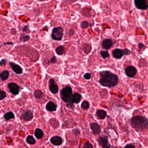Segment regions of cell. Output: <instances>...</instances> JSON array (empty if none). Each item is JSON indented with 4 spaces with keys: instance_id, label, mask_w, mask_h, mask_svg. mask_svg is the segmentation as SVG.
<instances>
[{
    "instance_id": "6da1fadb",
    "label": "cell",
    "mask_w": 148,
    "mask_h": 148,
    "mask_svg": "<svg viewBox=\"0 0 148 148\" xmlns=\"http://www.w3.org/2000/svg\"><path fill=\"white\" fill-rule=\"evenodd\" d=\"M118 77L114 73L108 71H102L100 73L99 82L103 87H113L117 84Z\"/></svg>"
},
{
    "instance_id": "30bf717a",
    "label": "cell",
    "mask_w": 148,
    "mask_h": 148,
    "mask_svg": "<svg viewBox=\"0 0 148 148\" xmlns=\"http://www.w3.org/2000/svg\"><path fill=\"white\" fill-rule=\"evenodd\" d=\"M49 82H50L49 89L50 91L53 94H56L58 92V87L55 83V82L53 79H51L50 80Z\"/></svg>"
},
{
    "instance_id": "4fadbf2b",
    "label": "cell",
    "mask_w": 148,
    "mask_h": 148,
    "mask_svg": "<svg viewBox=\"0 0 148 148\" xmlns=\"http://www.w3.org/2000/svg\"><path fill=\"white\" fill-rule=\"evenodd\" d=\"M113 45V42L112 40L106 39L104 40L102 42V47L103 48L108 50Z\"/></svg>"
},
{
    "instance_id": "ffe728a7",
    "label": "cell",
    "mask_w": 148,
    "mask_h": 148,
    "mask_svg": "<svg viewBox=\"0 0 148 148\" xmlns=\"http://www.w3.org/2000/svg\"><path fill=\"white\" fill-rule=\"evenodd\" d=\"M35 136L37 138H41L44 136L43 132L41 129H36L35 131Z\"/></svg>"
},
{
    "instance_id": "d6a6232c",
    "label": "cell",
    "mask_w": 148,
    "mask_h": 148,
    "mask_svg": "<svg viewBox=\"0 0 148 148\" xmlns=\"http://www.w3.org/2000/svg\"><path fill=\"white\" fill-rule=\"evenodd\" d=\"M30 36H24L23 38V41H26L29 39Z\"/></svg>"
},
{
    "instance_id": "f546056e",
    "label": "cell",
    "mask_w": 148,
    "mask_h": 148,
    "mask_svg": "<svg viewBox=\"0 0 148 148\" xmlns=\"http://www.w3.org/2000/svg\"><path fill=\"white\" fill-rule=\"evenodd\" d=\"M91 77V75L90 73H87L84 75V77L86 80H89Z\"/></svg>"
},
{
    "instance_id": "7402d4cb",
    "label": "cell",
    "mask_w": 148,
    "mask_h": 148,
    "mask_svg": "<svg viewBox=\"0 0 148 148\" xmlns=\"http://www.w3.org/2000/svg\"><path fill=\"white\" fill-rule=\"evenodd\" d=\"M15 115L11 112H8L4 115V118L6 120H8L10 119L14 118Z\"/></svg>"
},
{
    "instance_id": "3957f363",
    "label": "cell",
    "mask_w": 148,
    "mask_h": 148,
    "mask_svg": "<svg viewBox=\"0 0 148 148\" xmlns=\"http://www.w3.org/2000/svg\"><path fill=\"white\" fill-rule=\"evenodd\" d=\"M61 98L66 102H71L72 97V89L70 86H66L61 92Z\"/></svg>"
},
{
    "instance_id": "9a60e30c",
    "label": "cell",
    "mask_w": 148,
    "mask_h": 148,
    "mask_svg": "<svg viewBox=\"0 0 148 148\" xmlns=\"http://www.w3.org/2000/svg\"><path fill=\"white\" fill-rule=\"evenodd\" d=\"M33 114L30 110H27L23 115V118L25 121H30L33 119Z\"/></svg>"
},
{
    "instance_id": "83f0119b",
    "label": "cell",
    "mask_w": 148,
    "mask_h": 148,
    "mask_svg": "<svg viewBox=\"0 0 148 148\" xmlns=\"http://www.w3.org/2000/svg\"><path fill=\"white\" fill-rule=\"evenodd\" d=\"M89 24L88 22L86 21H83L81 23V26L83 28H86L88 27Z\"/></svg>"
},
{
    "instance_id": "2e32d148",
    "label": "cell",
    "mask_w": 148,
    "mask_h": 148,
    "mask_svg": "<svg viewBox=\"0 0 148 148\" xmlns=\"http://www.w3.org/2000/svg\"><path fill=\"white\" fill-rule=\"evenodd\" d=\"M82 96L80 94L76 92L72 96V99H71V102L73 103H78L80 102V100H81Z\"/></svg>"
},
{
    "instance_id": "277c9868",
    "label": "cell",
    "mask_w": 148,
    "mask_h": 148,
    "mask_svg": "<svg viewBox=\"0 0 148 148\" xmlns=\"http://www.w3.org/2000/svg\"><path fill=\"white\" fill-rule=\"evenodd\" d=\"M63 29L61 27L54 28L51 34L53 39L56 41H61L63 36Z\"/></svg>"
},
{
    "instance_id": "44dd1931",
    "label": "cell",
    "mask_w": 148,
    "mask_h": 148,
    "mask_svg": "<svg viewBox=\"0 0 148 148\" xmlns=\"http://www.w3.org/2000/svg\"><path fill=\"white\" fill-rule=\"evenodd\" d=\"M65 51V49L64 46H58L56 49V53H57L58 55H61L63 54Z\"/></svg>"
},
{
    "instance_id": "9c48e42d",
    "label": "cell",
    "mask_w": 148,
    "mask_h": 148,
    "mask_svg": "<svg viewBox=\"0 0 148 148\" xmlns=\"http://www.w3.org/2000/svg\"><path fill=\"white\" fill-rule=\"evenodd\" d=\"M125 73L126 75L129 77H133L137 73L136 68L133 66H130L126 67L125 70Z\"/></svg>"
},
{
    "instance_id": "e0dca14e",
    "label": "cell",
    "mask_w": 148,
    "mask_h": 148,
    "mask_svg": "<svg viewBox=\"0 0 148 148\" xmlns=\"http://www.w3.org/2000/svg\"><path fill=\"white\" fill-rule=\"evenodd\" d=\"M46 109L50 112L55 111L56 110V105L52 102H49L46 104Z\"/></svg>"
},
{
    "instance_id": "7c38bea8",
    "label": "cell",
    "mask_w": 148,
    "mask_h": 148,
    "mask_svg": "<svg viewBox=\"0 0 148 148\" xmlns=\"http://www.w3.org/2000/svg\"><path fill=\"white\" fill-rule=\"evenodd\" d=\"M51 142L55 146H60L62 143L63 140L60 136H54L51 139Z\"/></svg>"
},
{
    "instance_id": "484cf974",
    "label": "cell",
    "mask_w": 148,
    "mask_h": 148,
    "mask_svg": "<svg viewBox=\"0 0 148 148\" xmlns=\"http://www.w3.org/2000/svg\"><path fill=\"white\" fill-rule=\"evenodd\" d=\"M100 54L101 55L102 58L106 59L109 57V52L107 51H102L100 52Z\"/></svg>"
},
{
    "instance_id": "5b68a950",
    "label": "cell",
    "mask_w": 148,
    "mask_h": 148,
    "mask_svg": "<svg viewBox=\"0 0 148 148\" xmlns=\"http://www.w3.org/2000/svg\"><path fill=\"white\" fill-rule=\"evenodd\" d=\"M131 53V51L127 49L122 50L116 49L112 51V55L115 58L120 59L125 55H129Z\"/></svg>"
},
{
    "instance_id": "ac0fdd59",
    "label": "cell",
    "mask_w": 148,
    "mask_h": 148,
    "mask_svg": "<svg viewBox=\"0 0 148 148\" xmlns=\"http://www.w3.org/2000/svg\"><path fill=\"white\" fill-rule=\"evenodd\" d=\"M106 112L102 109L98 110L96 113L97 117L100 119H104L107 116Z\"/></svg>"
},
{
    "instance_id": "f1b7e54d",
    "label": "cell",
    "mask_w": 148,
    "mask_h": 148,
    "mask_svg": "<svg viewBox=\"0 0 148 148\" xmlns=\"http://www.w3.org/2000/svg\"><path fill=\"white\" fill-rule=\"evenodd\" d=\"M83 147L84 148H93V146L91 143H90L89 142H87L84 144Z\"/></svg>"
},
{
    "instance_id": "603a6c76",
    "label": "cell",
    "mask_w": 148,
    "mask_h": 148,
    "mask_svg": "<svg viewBox=\"0 0 148 148\" xmlns=\"http://www.w3.org/2000/svg\"><path fill=\"white\" fill-rule=\"evenodd\" d=\"M34 97H36V98L40 99V98H41L42 97V96L43 95V93L41 90H35V91L34 92Z\"/></svg>"
},
{
    "instance_id": "4dcf8cb0",
    "label": "cell",
    "mask_w": 148,
    "mask_h": 148,
    "mask_svg": "<svg viewBox=\"0 0 148 148\" xmlns=\"http://www.w3.org/2000/svg\"><path fill=\"white\" fill-rule=\"evenodd\" d=\"M6 63V61L5 60V59H3V60H2V61L0 62V65H5Z\"/></svg>"
},
{
    "instance_id": "7a4b0ae2",
    "label": "cell",
    "mask_w": 148,
    "mask_h": 148,
    "mask_svg": "<svg viewBox=\"0 0 148 148\" xmlns=\"http://www.w3.org/2000/svg\"><path fill=\"white\" fill-rule=\"evenodd\" d=\"M130 122L132 126L136 131H145L148 129V119L146 117L135 116L131 119Z\"/></svg>"
},
{
    "instance_id": "836d02e7",
    "label": "cell",
    "mask_w": 148,
    "mask_h": 148,
    "mask_svg": "<svg viewBox=\"0 0 148 148\" xmlns=\"http://www.w3.org/2000/svg\"><path fill=\"white\" fill-rule=\"evenodd\" d=\"M56 57H53L51 59V62L52 63H55L56 62Z\"/></svg>"
},
{
    "instance_id": "8992f818",
    "label": "cell",
    "mask_w": 148,
    "mask_h": 148,
    "mask_svg": "<svg viewBox=\"0 0 148 148\" xmlns=\"http://www.w3.org/2000/svg\"><path fill=\"white\" fill-rule=\"evenodd\" d=\"M136 8L140 10H146L148 7V0H134Z\"/></svg>"
},
{
    "instance_id": "ba28073f",
    "label": "cell",
    "mask_w": 148,
    "mask_h": 148,
    "mask_svg": "<svg viewBox=\"0 0 148 148\" xmlns=\"http://www.w3.org/2000/svg\"><path fill=\"white\" fill-rule=\"evenodd\" d=\"M8 87L10 92L14 95H16L19 92V86L17 83H9L8 85Z\"/></svg>"
},
{
    "instance_id": "d6986e66",
    "label": "cell",
    "mask_w": 148,
    "mask_h": 148,
    "mask_svg": "<svg viewBox=\"0 0 148 148\" xmlns=\"http://www.w3.org/2000/svg\"><path fill=\"white\" fill-rule=\"evenodd\" d=\"M10 73L8 71H2L0 74V78L1 80L5 81L7 80L9 77Z\"/></svg>"
},
{
    "instance_id": "5bb4252c",
    "label": "cell",
    "mask_w": 148,
    "mask_h": 148,
    "mask_svg": "<svg viewBox=\"0 0 148 148\" xmlns=\"http://www.w3.org/2000/svg\"><path fill=\"white\" fill-rule=\"evenodd\" d=\"M10 65L11 66L13 71H14L15 73L17 74H21L22 73L23 70L21 67L20 66L14 63H10Z\"/></svg>"
},
{
    "instance_id": "8fae6325",
    "label": "cell",
    "mask_w": 148,
    "mask_h": 148,
    "mask_svg": "<svg viewBox=\"0 0 148 148\" xmlns=\"http://www.w3.org/2000/svg\"><path fill=\"white\" fill-rule=\"evenodd\" d=\"M91 129L92 130L93 133L95 135L99 134L101 132V128L100 126L97 123H92L90 125Z\"/></svg>"
},
{
    "instance_id": "1f68e13d",
    "label": "cell",
    "mask_w": 148,
    "mask_h": 148,
    "mask_svg": "<svg viewBox=\"0 0 148 148\" xmlns=\"http://www.w3.org/2000/svg\"><path fill=\"white\" fill-rule=\"evenodd\" d=\"M125 148H135V146L132 144H127L125 146Z\"/></svg>"
},
{
    "instance_id": "d4e9b609",
    "label": "cell",
    "mask_w": 148,
    "mask_h": 148,
    "mask_svg": "<svg viewBox=\"0 0 148 148\" xmlns=\"http://www.w3.org/2000/svg\"><path fill=\"white\" fill-rule=\"evenodd\" d=\"M89 103L87 101H84L81 104V107L84 109H87L89 108Z\"/></svg>"
},
{
    "instance_id": "52a82bcc",
    "label": "cell",
    "mask_w": 148,
    "mask_h": 148,
    "mask_svg": "<svg viewBox=\"0 0 148 148\" xmlns=\"http://www.w3.org/2000/svg\"><path fill=\"white\" fill-rule=\"evenodd\" d=\"M98 142L100 146L102 148H107L110 147V145L109 143L108 139L107 136H102L99 137L98 140Z\"/></svg>"
},
{
    "instance_id": "cb8c5ba5",
    "label": "cell",
    "mask_w": 148,
    "mask_h": 148,
    "mask_svg": "<svg viewBox=\"0 0 148 148\" xmlns=\"http://www.w3.org/2000/svg\"><path fill=\"white\" fill-rule=\"evenodd\" d=\"M26 141L27 143H29L30 144H31V145L34 144L36 142L34 138L31 136H27V139H26Z\"/></svg>"
},
{
    "instance_id": "4316f807",
    "label": "cell",
    "mask_w": 148,
    "mask_h": 148,
    "mask_svg": "<svg viewBox=\"0 0 148 148\" xmlns=\"http://www.w3.org/2000/svg\"><path fill=\"white\" fill-rule=\"evenodd\" d=\"M6 97V92L4 91L0 90V100H2Z\"/></svg>"
}]
</instances>
